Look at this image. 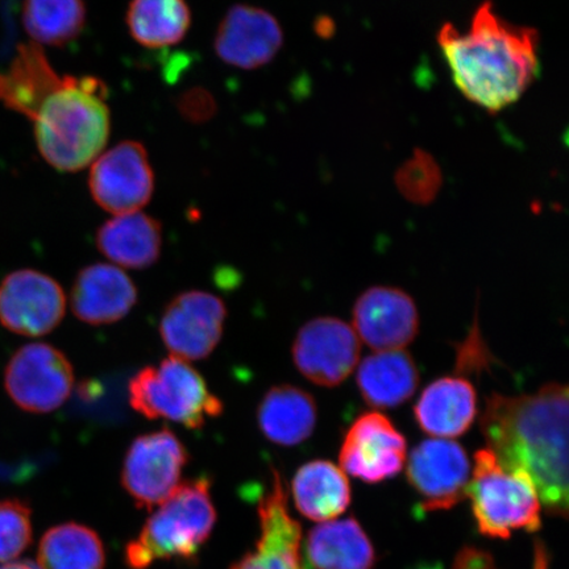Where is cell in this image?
<instances>
[{"instance_id":"6da1fadb","label":"cell","mask_w":569,"mask_h":569,"mask_svg":"<svg viewBox=\"0 0 569 569\" xmlns=\"http://www.w3.org/2000/svg\"><path fill=\"white\" fill-rule=\"evenodd\" d=\"M488 450L505 468L521 469L547 513L568 516V387L546 383L537 393L488 397L480 417Z\"/></svg>"},{"instance_id":"7a4b0ae2","label":"cell","mask_w":569,"mask_h":569,"mask_svg":"<svg viewBox=\"0 0 569 569\" xmlns=\"http://www.w3.org/2000/svg\"><path fill=\"white\" fill-rule=\"evenodd\" d=\"M437 40L461 94L490 113L517 103L539 76V32L510 23L489 0L466 32L446 23Z\"/></svg>"},{"instance_id":"3957f363","label":"cell","mask_w":569,"mask_h":569,"mask_svg":"<svg viewBox=\"0 0 569 569\" xmlns=\"http://www.w3.org/2000/svg\"><path fill=\"white\" fill-rule=\"evenodd\" d=\"M106 84L97 77L60 76L54 70L20 111L33 124L36 144L59 172L90 166L109 141L111 113Z\"/></svg>"},{"instance_id":"277c9868","label":"cell","mask_w":569,"mask_h":569,"mask_svg":"<svg viewBox=\"0 0 569 569\" xmlns=\"http://www.w3.org/2000/svg\"><path fill=\"white\" fill-rule=\"evenodd\" d=\"M210 488L206 478L180 483L127 545V566L147 569L158 560L194 559L217 521Z\"/></svg>"},{"instance_id":"5b68a950","label":"cell","mask_w":569,"mask_h":569,"mask_svg":"<svg viewBox=\"0 0 569 569\" xmlns=\"http://www.w3.org/2000/svg\"><path fill=\"white\" fill-rule=\"evenodd\" d=\"M467 496L482 536L508 539L516 531L536 532L542 526L536 486L521 469L505 468L488 448L475 453Z\"/></svg>"},{"instance_id":"8992f818","label":"cell","mask_w":569,"mask_h":569,"mask_svg":"<svg viewBox=\"0 0 569 569\" xmlns=\"http://www.w3.org/2000/svg\"><path fill=\"white\" fill-rule=\"evenodd\" d=\"M131 407L149 419H167L188 429H201L222 415L223 403L210 393L203 377L190 362L170 358L146 367L128 386Z\"/></svg>"},{"instance_id":"52a82bcc","label":"cell","mask_w":569,"mask_h":569,"mask_svg":"<svg viewBox=\"0 0 569 569\" xmlns=\"http://www.w3.org/2000/svg\"><path fill=\"white\" fill-rule=\"evenodd\" d=\"M74 386L73 366L47 343L21 347L4 372V387L20 409L47 415L68 401Z\"/></svg>"},{"instance_id":"ba28073f","label":"cell","mask_w":569,"mask_h":569,"mask_svg":"<svg viewBox=\"0 0 569 569\" xmlns=\"http://www.w3.org/2000/svg\"><path fill=\"white\" fill-rule=\"evenodd\" d=\"M188 461L187 447L169 429L140 436L126 455L123 488L138 508L152 510L180 487Z\"/></svg>"},{"instance_id":"9c48e42d","label":"cell","mask_w":569,"mask_h":569,"mask_svg":"<svg viewBox=\"0 0 569 569\" xmlns=\"http://www.w3.org/2000/svg\"><path fill=\"white\" fill-rule=\"evenodd\" d=\"M89 189L99 208L123 216L140 211L151 201L154 174L144 146L122 141L92 163Z\"/></svg>"},{"instance_id":"30bf717a","label":"cell","mask_w":569,"mask_h":569,"mask_svg":"<svg viewBox=\"0 0 569 569\" xmlns=\"http://www.w3.org/2000/svg\"><path fill=\"white\" fill-rule=\"evenodd\" d=\"M361 345L352 326L345 320L311 319L295 339V365L306 379L325 388L340 386L360 361Z\"/></svg>"},{"instance_id":"8fae6325","label":"cell","mask_w":569,"mask_h":569,"mask_svg":"<svg viewBox=\"0 0 569 569\" xmlns=\"http://www.w3.org/2000/svg\"><path fill=\"white\" fill-rule=\"evenodd\" d=\"M407 460L408 480L421 497L422 511L451 509L467 496L471 462L465 448L455 440L427 439Z\"/></svg>"},{"instance_id":"7c38bea8","label":"cell","mask_w":569,"mask_h":569,"mask_svg":"<svg viewBox=\"0 0 569 569\" xmlns=\"http://www.w3.org/2000/svg\"><path fill=\"white\" fill-rule=\"evenodd\" d=\"M226 305L201 290L178 295L163 310L160 336L173 358L197 361L209 358L222 340Z\"/></svg>"},{"instance_id":"4fadbf2b","label":"cell","mask_w":569,"mask_h":569,"mask_svg":"<svg viewBox=\"0 0 569 569\" xmlns=\"http://www.w3.org/2000/svg\"><path fill=\"white\" fill-rule=\"evenodd\" d=\"M66 310L60 283L38 270H18L0 283V323L18 336H47L62 322Z\"/></svg>"},{"instance_id":"5bb4252c","label":"cell","mask_w":569,"mask_h":569,"mask_svg":"<svg viewBox=\"0 0 569 569\" xmlns=\"http://www.w3.org/2000/svg\"><path fill=\"white\" fill-rule=\"evenodd\" d=\"M408 459L407 439L379 411L366 412L351 425L340 447L341 471L368 483L395 478Z\"/></svg>"},{"instance_id":"9a60e30c","label":"cell","mask_w":569,"mask_h":569,"mask_svg":"<svg viewBox=\"0 0 569 569\" xmlns=\"http://www.w3.org/2000/svg\"><path fill=\"white\" fill-rule=\"evenodd\" d=\"M352 329L375 352L403 350L419 330L417 305L401 289L369 288L353 306Z\"/></svg>"},{"instance_id":"2e32d148","label":"cell","mask_w":569,"mask_h":569,"mask_svg":"<svg viewBox=\"0 0 569 569\" xmlns=\"http://www.w3.org/2000/svg\"><path fill=\"white\" fill-rule=\"evenodd\" d=\"M258 511V546L231 569H309L301 555V525L290 515L287 490L276 469H272L268 492L260 498Z\"/></svg>"},{"instance_id":"e0dca14e","label":"cell","mask_w":569,"mask_h":569,"mask_svg":"<svg viewBox=\"0 0 569 569\" xmlns=\"http://www.w3.org/2000/svg\"><path fill=\"white\" fill-rule=\"evenodd\" d=\"M282 44L279 20L272 13L248 4L231 7L213 39V49L220 60L246 70L267 66Z\"/></svg>"},{"instance_id":"ac0fdd59","label":"cell","mask_w":569,"mask_h":569,"mask_svg":"<svg viewBox=\"0 0 569 569\" xmlns=\"http://www.w3.org/2000/svg\"><path fill=\"white\" fill-rule=\"evenodd\" d=\"M138 302V289L122 269L92 264L76 277L70 293L71 311L90 326L119 322Z\"/></svg>"},{"instance_id":"d6986e66","label":"cell","mask_w":569,"mask_h":569,"mask_svg":"<svg viewBox=\"0 0 569 569\" xmlns=\"http://www.w3.org/2000/svg\"><path fill=\"white\" fill-rule=\"evenodd\" d=\"M478 416V395L465 377L446 376L423 390L415 407L416 421L432 438L453 439L466 433Z\"/></svg>"},{"instance_id":"ffe728a7","label":"cell","mask_w":569,"mask_h":569,"mask_svg":"<svg viewBox=\"0 0 569 569\" xmlns=\"http://www.w3.org/2000/svg\"><path fill=\"white\" fill-rule=\"evenodd\" d=\"M97 248L107 259L128 269H147L159 260L162 227L144 212L123 213L107 220L97 232Z\"/></svg>"},{"instance_id":"44dd1931","label":"cell","mask_w":569,"mask_h":569,"mask_svg":"<svg viewBox=\"0 0 569 569\" xmlns=\"http://www.w3.org/2000/svg\"><path fill=\"white\" fill-rule=\"evenodd\" d=\"M317 421L315 398L289 383L270 389L258 409L261 432L269 442L283 447L298 446L308 440L316 430Z\"/></svg>"},{"instance_id":"7402d4cb","label":"cell","mask_w":569,"mask_h":569,"mask_svg":"<svg viewBox=\"0 0 569 569\" xmlns=\"http://www.w3.org/2000/svg\"><path fill=\"white\" fill-rule=\"evenodd\" d=\"M356 381L369 407L390 409L400 407L415 396L419 372L415 359L407 351H381L360 362Z\"/></svg>"},{"instance_id":"603a6c76","label":"cell","mask_w":569,"mask_h":569,"mask_svg":"<svg viewBox=\"0 0 569 569\" xmlns=\"http://www.w3.org/2000/svg\"><path fill=\"white\" fill-rule=\"evenodd\" d=\"M305 559L316 569H372L376 553L371 540L351 517L312 529L306 539Z\"/></svg>"},{"instance_id":"cb8c5ba5","label":"cell","mask_w":569,"mask_h":569,"mask_svg":"<svg viewBox=\"0 0 569 569\" xmlns=\"http://www.w3.org/2000/svg\"><path fill=\"white\" fill-rule=\"evenodd\" d=\"M291 492L298 511L317 522L343 515L351 503L346 473L327 460L310 461L298 469Z\"/></svg>"},{"instance_id":"d4e9b609","label":"cell","mask_w":569,"mask_h":569,"mask_svg":"<svg viewBox=\"0 0 569 569\" xmlns=\"http://www.w3.org/2000/svg\"><path fill=\"white\" fill-rule=\"evenodd\" d=\"M191 13L187 0H131L127 26L139 44L158 49L178 44L187 36Z\"/></svg>"},{"instance_id":"484cf974","label":"cell","mask_w":569,"mask_h":569,"mask_svg":"<svg viewBox=\"0 0 569 569\" xmlns=\"http://www.w3.org/2000/svg\"><path fill=\"white\" fill-rule=\"evenodd\" d=\"M38 559L40 569H104L106 553L94 530L69 522L44 533Z\"/></svg>"},{"instance_id":"4316f807","label":"cell","mask_w":569,"mask_h":569,"mask_svg":"<svg viewBox=\"0 0 569 569\" xmlns=\"http://www.w3.org/2000/svg\"><path fill=\"white\" fill-rule=\"evenodd\" d=\"M87 23L84 0H24L23 26L34 44L63 47Z\"/></svg>"},{"instance_id":"83f0119b","label":"cell","mask_w":569,"mask_h":569,"mask_svg":"<svg viewBox=\"0 0 569 569\" xmlns=\"http://www.w3.org/2000/svg\"><path fill=\"white\" fill-rule=\"evenodd\" d=\"M395 180L398 190L409 202L425 206L439 194L443 174L430 153L416 149L415 154L397 170Z\"/></svg>"},{"instance_id":"f1b7e54d","label":"cell","mask_w":569,"mask_h":569,"mask_svg":"<svg viewBox=\"0 0 569 569\" xmlns=\"http://www.w3.org/2000/svg\"><path fill=\"white\" fill-rule=\"evenodd\" d=\"M32 542L31 509L19 500L0 501V563L20 557Z\"/></svg>"},{"instance_id":"f546056e","label":"cell","mask_w":569,"mask_h":569,"mask_svg":"<svg viewBox=\"0 0 569 569\" xmlns=\"http://www.w3.org/2000/svg\"><path fill=\"white\" fill-rule=\"evenodd\" d=\"M452 569H497L492 555L466 547L455 558Z\"/></svg>"},{"instance_id":"4dcf8cb0","label":"cell","mask_w":569,"mask_h":569,"mask_svg":"<svg viewBox=\"0 0 569 569\" xmlns=\"http://www.w3.org/2000/svg\"><path fill=\"white\" fill-rule=\"evenodd\" d=\"M0 569H40V567L32 560H18L10 561V563H6Z\"/></svg>"}]
</instances>
